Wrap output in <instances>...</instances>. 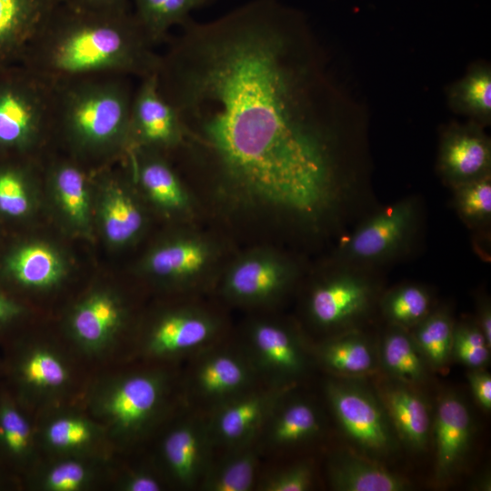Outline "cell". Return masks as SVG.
Masks as SVG:
<instances>
[{
  "label": "cell",
  "mask_w": 491,
  "mask_h": 491,
  "mask_svg": "<svg viewBox=\"0 0 491 491\" xmlns=\"http://www.w3.org/2000/svg\"><path fill=\"white\" fill-rule=\"evenodd\" d=\"M259 386L208 411L205 417L214 448L225 451L257 441L275 404L293 386Z\"/></svg>",
  "instance_id": "8fae6325"
},
{
  "label": "cell",
  "mask_w": 491,
  "mask_h": 491,
  "mask_svg": "<svg viewBox=\"0 0 491 491\" xmlns=\"http://www.w3.org/2000/svg\"><path fill=\"white\" fill-rule=\"evenodd\" d=\"M381 402L399 441L413 451H424L432 429L426 400L415 386L391 378L376 386Z\"/></svg>",
  "instance_id": "ffe728a7"
},
{
  "label": "cell",
  "mask_w": 491,
  "mask_h": 491,
  "mask_svg": "<svg viewBox=\"0 0 491 491\" xmlns=\"http://www.w3.org/2000/svg\"><path fill=\"white\" fill-rule=\"evenodd\" d=\"M451 109L481 125L491 122V70L487 65H476L448 91Z\"/></svg>",
  "instance_id": "d6a6232c"
},
{
  "label": "cell",
  "mask_w": 491,
  "mask_h": 491,
  "mask_svg": "<svg viewBox=\"0 0 491 491\" xmlns=\"http://www.w3.org/2000/svg\"><path fill=\"white\" fill-rule=\"evenodd\" d=\"M133 78L99 74L54 83L53 131L83 156L126 149Z\"/></svg>",
  "instance_id": "3957f363"
},
{
  "label": "cell",
  "mask_w": 491,
  "mask_h": 491,
  "mask_svg": "<svg viewBox=\"0 0 491 491\" xmlns=\"http://www.w3.org/2000/svg\"><path fill=\"white\" fill-rule=\"evenodd\" d=\"M105 193L100 208L104 234L112 245H124L140 231L143 215L132 197L120 185L112 183Z\"/></svg>",
  "instance_id": "836d02e7"
},
{
  "label": "cell",
  "mask_w": 491,
  "mask_h": 491,
  "mask_svg": "<svg viewBox=\"0 0 491 491\" xmlns=\"http://www.w3.org/2000/svg\"><path fill=\"white\" fill-rule=\"evenodd\" d=\"M62 0H0V66L18 63Z\"/></svg>",
  "instance_id": "603a6c76"
},
{
  "label": "cell",
  "mask_w": 491,
  "mask_h": 491,
  "mask_svg": "<svg viewBox=\"0 0 491 491\" xmlns=\"http://www.w3.org/2000/svg\"><path fill=\"white\" fill-rule=\"evenodd\" d=\"M262 449L258 440L225 450L218 459L213 457L201 483L206 491H248L256 482Z\"/></svg>",
  "instance_id": "83f0119b"
},
{
  "label": "cell",
  "mask_w": 491,
  "mask_h": 491,
  "mask_svg": "<svg viewBox=\"0 0 491 491\" xmlns=\"http://www.w3.org/2000/svg\"><path fill=\"white\" fill-rule=\"evenodd\" d=\"M328 477L337 491H405L411 486L377 460L350 450H341L330 458Z\"/></svg>",
  "instance_id": "cb8c5ba5"
},
{
  "label": "cell",
  "mask_w": 491,
  "mask_h": 491,
  "mask_svg": "<svg viewBox=\"0 0 491 491\" xmlns=\"http://www.w3.org/2000/svg\"><path fill=\"white\" fill-rule=\"evenodd\" d=\"M8 271L19 285L45 289L58 284L65 269L60 255L51 246L34 243L17 250L8 261Z\"/></svg>",
  "instance_id": "f546056e"
},
{
  "label": "cell",
  "mask_w": 491,
  "mask_h": 491,
  "mask_svg": "<svg viewBox=\"0 0 491 491\" xmlns=\"http://www.w3.org/2000/svg\"><path fill=\"white\" fill-rule=\"evenodd\" d=\"M243 349L267 385L294 386L307 367V352L301 339L276 323L254 325Z\"/></svg>",
  "instance_id": "4fadbf2b"
},
{
  "label": "cell",
  "mask_w": 491,
  "mask_h": 491,
  "mask_svg": "<svg viewBox=\"0 0 491 491\" xmlns=\"http://www.w3.org/2000/svg\"><path fill=\"white\" fill-rule=\"evenodd\" d=\"M455 209L471 229L487 228L491 220V175L452 188Z\"/></svg>",
  "instance_id": "f35d334b"
},
{
  "label": "cell",
  "mask_w": 491,
  "mask_h": 491,
  "mask_svg": "<svg viewBox=\"0 0 491 491\" xmlns=\"http://www.w3.org/2000/svg\"><path fill=\"white\" fill-rule=\"evenodd\" d=\"M182 139L179 116L161 94L155 74L141 78L132 100L126 148L156 150L175 146Z\"/></svg>",
  "instance_id": "5bb4252c"
},
{
  "label": "cell",
  "mask_w": 491,
  "mask_h": 491,
  "mask_svg": "<svg viewBox=\"0 0 491 491\" xmlns=\"http://www.w3.org/2000/svg\"><path fill=\"white\" fill-rule=\"evenodd\" d=\"M455 322L444 309L432 310L409 330L430 369L443 370L452 358Z\"/></svg>",
  "instance_id": "d590c367"
},
{
  "label": "cell",
  "mask_w": 491,
  "mask_h": 491,
  "mask_svg": "<svg viewBox=\"0 0 491 491\" xmlns=\"http://www.w3.org/2000/svg\"><path fill=\"white\" fill-rule=\"evenodd\" d=\"M325 389L341 430L356 452L378 461L396 451L399 440L376 393L342 378L328 380Z\"/></svg>",
  "instance_id": "8992f818"
},
{
  "label": "cell",
  "mask_w": 491,
  "mask_h": 491,
  "mask_svg": "<svg viewBox=\"0 0 491 491\" xmlns=\"http://www.w3.org/2000/svg\"><path fill=\"white\" fill-rule=\"evenodd\" d=\"M390 326L379 345V366L392 379L398 382L412 386L424 383L430 368L410 332Z\"/></svg>",
  "instance_id": "f1b7e54d"
},
{
  "label": "cell",
  "mask_w": 491,
  "mask_h": 491,
  "mask_svg": "<svg viewBox=\"0 0 491 491\" xmlns=\"http://www.w3.org/2000/svg\"><path fill=\"white\" fill-rule=\"evenodd\" d=\"M169 386L168 376L160 370L122 374L95 387L89 398L90 410L108 436L134 443L149 433L163 415Z\"/></svg>",
  "instance_id": "277c9868"
},
{
  "label": "cell",
  "mask_w": 491,
  "mask_h": 491,
  "mask_svg": "<svg viewBox=\"0 0 491 491\" xmlns=\"http://www.w3.org/2000/svg\"><path fill=\"white\" fill-rule=\"evenodd\" d=\"M209 257L207 247L195 239H183L155 249L146 266L153 275L168 279H185L199 274Z\"/></svg>",
  "instance_id": "1f68e13d"
},
{
  "label": "cell",
  "mask_w": 491,
  "mask_h": 491,
  "mask_svg": "<svg viewBox=\"0 0 491 491\" xmlns=\"http://www.w3.org/2000/svg\"><path fill=\"white\" fill-rule=\"evenodd\" d=\"M54 84L21 63L0 66V152L27 154L53 131Z\"/></svg>",
  "instance_id": "5b68a950"
},
{
  "label": "cell",
  "mask_w": 491,
  "mask_h": 491,
  "mask_svg": "<svg viewBox=\"0 0 491 491\" xmlns=\"http://www.w3.org/2000/svg\"><path fill=\"white\" fill-rule=\"evenodd\" d=\"M44 465L34 466L25 475L29 486L43 491H84L98 481L100 456H64Z\"/></svg>",
  "instance_id": "4316f807"
},
{
  "label": "cell",
  "mask_w": 491,
  "mask_h": 491,
  "mask_svg": "<svg viewBox=\"0 0 491 491\" xmlns=\"http://www.w3.org/2000/svg\"><path fill=\"white\" fill-rule=\"evenodd\" d=\"M467 379L475 399L486 411L491 409V376L483 369H471Z\"/></svg>",
  "instance_id": "ee69618b"
},
{
  "label": "cell",
  "mask_w": 491,
  "mask_h": 491,
  "mask_svg": "<svg viewBox=\"0 0 491 491\" xmlns=\"http://www.w3.org/2000/svg\"><path fill=\"white\" fill-rule=\"evenodd\" d=\"M179 27L155 75L183 137L244 192L291 215L317 206L345 171L336 92L316 39L275 0Z\"/></svg>",
  "instance_id": "6da1fadb"
},
{
  "label": "cell",
  "mask_w": 491,
  "mask_h": 491,
  "mask_svg": "<svg viewBox=\"0 0 491 491\" xmlns=\"http://www.w3.org/2000/svg\"><path fill=\"white\" fill-rule=\"evenodd\" d=\"M473 419L468 406L455 394L443 396L432 420L436 452V479L451 478L466 460L473 437Z\"/></svg>",
  "instance_id": "ac0fdd59"
},
{
  "label": "cell",
  "mask_w": 491,
  "mask_h": 491,
  "mask_svg": "<svg viewBox=\"0 0 491 491\" xmlns=\"http://www.w3.org/2000/svg\"><path fill=\"white\" fill-rule=\"evenodd\" d=\"M18 477L0 466V491L12 489L18 486Z\"/></svg>",
  "instance_id": "c3c4849f"
},
{
  "label": "cell",
  "mask_w": 491,
  "mask_h": 491,
  "mask_svg": "<svg viewBox=\"0 0 491 491\" xmlns=\"http://www.w3.org/2000/svg\"><path fill=\"white\" fill-rule=\"evenodd\" d=\"M283 394L271 410L258 437L262 451L283 450L310 441L321 429L316 406L303 398Z\"/></svg>",
  "instance_id": "7402d4cb"
},
{
  "label": "cell",
  "mask_w": 491,
  "mask_h": 491,
  "mask_svg": "<svg viewBox=\"0 0 491 491\" xmlns=\"http://www.w3.org/2000/svg\"><path fill=\"white\" fill-rule=\"evenodd\" d=\"M120 298L109 291H95L73 308L68 333L75 346L91 356L100 355L115 341L125 321Z\"/></svg>",
  "instance_id": "e0dca14e"
},
{
  "label": "cell",
  "mask_w": 491,
  "mask_h": 491,
  "mask_svg": "<svg viewBox=\"0 0 491 491\" xmlns=\"http://www.w3.org/2000/svg\"><path fill=\"white\" fill-rule=\"evenodd\" d=\"M62 2L94 12H124L132 9L131 0H62Z\"/></svg>",
  "instance_id": "f6af8a7d"
},
{
  "label": "cell",
  "mask_w": 491,
  "mask_h": 491,
  "mask_svg": "<svg viewBox=\"0 0 491 491\" xmlns=\"http://www.w3.org/2000/svg\"><path fill=\"white\" fill-rule=\"evenodd\" d=\"M315 356L323 367L339 377L371 375L379 366L369 339L353 327L324 341L316 347Z\"/></svg>",
  "instance_id": "484cf974"
},
{
  "label": "cell",
  "mask_w": 491,
  "mask_h": 491,
  "mask_svg": "<svg viewBox=\"0 0 491 491\" xmlns=\"http://www.w3.org/2000/svg\"><path fill=\"white\" fill-rule=\"evenodd\" d=\"M214 446L206 417H185L165 433L159 457L166 478L178 487H200L213 459Z\"/></svg>",
  "instance_id": "7c38bea8"
},
{
  "label": "cell",
  "mask_w": 491,
  "mask_h": 491,
  "mask_svg": "<svg viewBox=\"0 0 491 491\" xmlns=\"http://www.w3.org/2000/svg\"><path fill=\"white\" fill-rule=\"evenodd\" d=\"M39 446L54 456H100L107 433L97 421L71 411H59L37 427Z\"/></svg>",
  "instance_id": "44dd1931"
},
{
  "label": "cell",
  "mask_w": 491,
  "mask_h": 491,
  "mask_svg": "<svg viewBox=\"0 0 491 491\" xmlns=\"http://www.w3.org/2000/svg\"><path fill=\"white\" fill-rule=\"evenodd\" d=\"M490 349L475 320L455 323L452 358L456 361L470 369H483L489 363Z\"/></svg>",
  "instance_id": "ab89813d"
},
{
  "label": "cell",
  "mask_w": 491,
  "mask_h": 491,
  "mask_svg": "<svg viewBox=\"0 0 491 491\" xmlns=\"http://www.w3.org/2000/svg\"><path fill=\"white\" fill-rule=\"evenodd\" d=\"M29 207L25 172L10 165L0 166V212L16 217L25 215Z\"/></svg>",
  "instance_id": "60d3db41"
},
{
  "label": "cell",
  "mask_w": 491,
  "mask_h": 491,
  "mask_svg": "<svg viewBox=\"0 0 491 491\" xmlns=\"http://www.w3.org/2000/svg\"><path fill=\"white\" fill-rule=\"evenodd\" d=\"M313 481L312 464L302 461L266 476L258 487L263 491H306Z\"/></svg>",
  "instance_id": "b9f144b4"
},
{
  "label": "cell",
  "mask_w": 491,
  "mask_h": 491,
  "mask_svg": "<svg viewBox=\"0 0 491 491\" xmlns=\"http://www.w3.org/2000/svg\"><path fill=\"white\" fill-rule=\"evenodd\" d=\"M1 362L5 386L29 410L61 398L72 384L69 362L56 347L17 341Z\"/></svg>",
  "instance_id": "52a82bcc"
},
{
  "label": "cell",
  "mask_w": 491,
  "mask_h": 491,
  "mask_svg": "<svg viewBox=\"0 0 491 491\" xmlns=\"http://www.w3.org/2000/svg\"><path fill=\"white\" fill-rule=\"evenodd\" d=\"M50 179L69 221L79 228L87 227L90 207L85 171L76 162H59L51 168Z\"/></svg>",
  "instance_id": "e575fe53"
},
{
  "label": "cell",
  "mask_w": 491,
  "mask_h": 491,
  "mask_svg": "<svg viewBox=\"0 0 491 491\" xmlns=\"http://www.w3.org/2000/svg\"><path fill=\"white\" fill-rule=\"evenodd\" d=\"M419 206L408 197L392 204L363 222L346 240L342 255L352 266L385 263L399 256L416 233Z\"/></svg>",
  "instance_id": "ba28073f"
},
{
  "label": "cell",
  "mask_w": 491,
  "mask_h": 491,
  "mask_svg": "<svg viewBox=\"0 0 491 491\" xmlns=\"http://www.w3.org/2000/svg\"><path fill=\"white\" fill-rule=\"evenodd\" d=\"M218 330L216 321L201 311H171L153 324L141 349L145 356L155 359L194 356L215 344Z\"/></svg>",
  "instance_id": "9a60e30c"
},
{
  "label": "cell",
  "mask_w": 491,
  "mask_h": 491,
  "mask_svg": "<svg viewBox=\"0 0 491 491\" xmlns=\"http://www.w3.org/2000/svg\"><path fill=\"white\" fill-rule=\"evenodd\" d=\"M211 0H131L132 11L155 46L168 38L174 26L190 18V14Z\"/></svg>",
  "instance_id": "4dcf8cb0"
},
{
  "label": "cell",
  "mask_w": 491,
  "mask_h": 491,
  "mask_svg": "<svg viewBox=\"0 0 491 491\" xmlns=\"http://www.w3.org/2000/svg\"><path fill=\"white\" fill-rule=\"evenodd\" d=\"M155 48L132 9L94 12L61 2L19 63L52 84L99 74L141 79L156 73Z\"/></svg>",
  "instance_id": "7a4b0ae2"
},
{
  "label": "cell",
  "mask_w": 491,
  "mask_h": 491,
  "mask_svg": "<svg viewBox=\"0 0 491 491\" xmlns=\"http://www.w3.org/2000/svg\"><path fill=\"white\" fill-rule=\"evenodd\" d=\"M193 357L186 377V395L193 404L207 412L259 385L261 380L243 348L214 344Z\"/></svg>",
  "instance_id": "9c48e42d"
},
{
  "label": "cell",
  "mask_w": 491,
  "mask_h": 491,
  "mask_svg": "<svg viewBox=\"0 0 491 491\" xmlns=\"http://www.w3.org/2000/svg\"><path fill=\"white\" fill-rule=\"evenodd\" d=\"M142 160L138 177L143 188L158 205L178 209L185 203V191L170 165L149 150H138Z\"/></svg>",
  "instance_id": "8d00e7d4"
},
{
  "label": "cell",
  "mask_w": 491,
  "mask_h": 491,
  "mask_svg": "<svg viewBox=\"0 0 491 491\" xmlns=\"http://www.w3.org/2000/svg\"><path fill=\"white\" fill-rule=\"evenodd\" d=\"M2 376V373H1V362H0V378Z\"/></svg>",
  "instance_id": "f907efd6"
},
{
  "label": "cell",
  "mask_w": 491,
  "mask_h": 491,
  "mask_svg": "<svg viewBox=\"0 0 491 491\" xmlns=\"http://www.w3.org/2000/svg\"><path fill=\"white\" fill-rule=\"evenodd\" d=\"M23 313L19 303L0 293V331L19 319Z\"/></svg>",
  "instance_id": "bcb514c9"
},
{
  "label": "cell",
  "mask_w": 491,
  "mask_h": 491,
  "mask_svg": "<svg viewBox=\"0 0 491 491\" xmlns=\"http://www.w3.org/2000/svg\"><path fill=\"white\" fill-rule=\"evenodd\" d=\"M117 487L122 491H160L165 481L149 468H134L119 478Z\"/></svg>",
  "instance_id": "7bdbcfd3"
},
{
  "label": "cell",
  "mask_w": 491,
  "mask_h": 491,
  "mask_svg": "<svg viewBox=\"0 0 491 491\" xmlns=\"http://www.w3.org/2000/svg\"><path fill=\"white\" fill-rule=\"evenodd\" d=\"M491 487V481H490V476L489 473H486L484 475H481L473 485L474 489L481 490V491H490Z\"/></svg>",
  "instance_id": "681fc988"
},
{
  "label": "cell",
  "mask_w": 491,
  "mask_h": 491,
  "mask_svg": "<svg viewBox=\"0 0 491 491\" xmlns=\"http://www.w3.org/2000/svg\"><path fill=\"white\" fill-rule=\"evenodd\" d=\"M377 293V284L370 276L356 266L349 267L313 288L308 313L319 327L343 331L369 313Z\"/></svg>",
  "instance_id": "30bf717a"
},
{
  "label": "cell",
  "mask_w": 491,
  "mask_h": 491,
  "mask_svg": "<svg viewBox=\"0 0 491 491\" xmlns=\"http://www.w3.org/2000/svg\"><path fill=\"white\" fill-rule=\"evenodd\" d=\"M39 441L29 409L0 384V466L18 477L35 465Z\"/></svg>",
  "instance_id": "d6986e66"
},
{
  "label": "cell",
  "mask_w": 491,
  "mask_h": 491,
  "mask_svg": "<svg viewBox=\"0 0 491 491\" xmlns=\"http://www.w3.org/2000/svg\"><path fill=\"white\" fill-rule=\"evenodd\" d=\"M380 306L390 325L408 331L433 310L429 291L416 284H405L387 291L380 300Z\"/></svg>",
  "instance_id": "74e56055"
},
{
  "label": "cell",
  "mask_w": 491,
  "mask_h": 491,
  "mask_svg": "<svg viewBox=\"0 0 491 491\" xmlns=\"http://www.w3.org/2000/svg\"><path fill=\"white\" fill-rule=\"evenodd\" d=\"M437 170L451 188L491 175V142L483 125L452 123L441 135Z\"/></svg>",
  "instance_id": "2e32d148"
},
{
  "label": "cell",
  "mask_w": 491,
  "mask_h": 491,
  "mask_svg": "<svg viewBox=\"0 0 491 491\" xmlns=\"http://www.w3.org/2000/svg\"><path fill=\"white\" fill-rule=\"evenodd\" d=\"M292 277V268L279 260L250 257L239 262L231 270L225 291L237 301L262 302L284 291Z\"/></svg>",
  "instance_id": "d4e9b609"
},
{
  "label": "cell",
  "mask_w": 491,
  "mask_h": 491,
  "mask_svg": "<svg viewBox=\"0 0 491 491\" xmlns=\"http://www.w3.org/2000/svg\"><path fill=\"white\" fill-rule=\"evenodd\" d=\"M486 337L489 346H491V306L488 299L484 298L479 301L477 306V316L475 320Z\"/></svg>",
  "instance_id": "7dc6e473"
}]
</instances>
